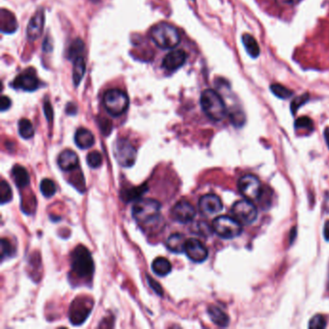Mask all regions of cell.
Here are the masks:
<instances>
[{
  "mask_svg": "<svg viewBox=\"0 0 329 329\" xmlns=\"http://www.w3.org/2000/svg\"><path fill=\"white\" fill-rule=\"evenodd\" d=\"M92 1H94V2H96V1H99V0H92Z\"/></svg>",
  "mask_w": 329,
  "mask_h": 329,
  "instance_id": "45",
  "label": "cell"
},
{
  "mask_svg": "<svg viewBox=\"0 0 329 329\" xmlns=\"http://www.w3.org/2000/svg\"><path fill=\"white\" fill-rule=\"evenodd\" d=\"M114 156L121 166L129 168L133 166L137 161V149L131 145L128 139L121 138L115 143Z\"/></svg>",
  "mask_w": 329,
  "mask_h": 329,
  "instance_id": "7",
  "label": "cell"
},
{
  "mask_svg": "<svg viewBox=\"0 0 329 329\" xmlns=\"http://www.w3.org/2000/svg\"><path fill=\"white\" fill-rule=\"evenodd\" d=\"M239 191L241 195L250 201L257 200L262 194V185L260 180L254 175H244L239 180Z\"/></svg>",
  "mask_w": 329,
  "mask_h": 329,
  "instance_id": "10",
  "label": "cell"
},
{
  "mask_svg": "<svg viewBox=\"0 0 329 329\" xmlns=\"http://www.w3.org/2000/svg\"><path fill=\"white\" fill-rule=\"evenodd\" d=\"M67 113L71 114V115L75 114L76 113L75 105H73V104H69V105H67Z\"/></svg>",
  "mask_w": 329,
  "mask_h": 329,
  "instance_id": "42",
  "label": "cell"
},
{
  "mask_svg": "<svg viewBox=\"0 0 329 329\" xmlns=\"http://www.w3.org/2000/svg\"><path fill=\"white\" fill-rule=\"evenodd\" d=\"M44 111H45L46 118L48 119V122H51L53 119V110H52V106L48 101H46L44 104Z\"/></svg>",
  "mask_w": 329,
  "mask_h": 329,
  "instance_id": "38",
  "label": "cell"
},
{
  "mask_svg": "<svg viewBox=\"0 0 329 329\" xmlns=\"http://www.w3.org/2000/svg\"><path fill=\"white\" fill-rule=\"evenodd\" d=\"M326 326V321L324 319V317H322L321 315H317L315 316L313 319H311V321L309 322V327L313 329H322Z\"/></svg>",
  "mask_w": 329,
  "mask_h": 329,
  "instance_id": "34",
  "label": "cell"
},
{
  "mask_svg": "<svg viewBox=\"0 0 329 329\" xmlns=\"http://www.w3.org/2000/svg\"><path fill=\"white\" fill-rule=\"evenodd\" d=\"M323 236H324V239L329 241V221H327L323 227Z\"/></svg>",
  "mask_w": 329,
  "mask_h": 329,
  "instance_id": "43",
  "label": "cell"
},
{
  "mask_svg": "<svg viewBox=\"0 0 329 329\" xmlns=\"http://www.w3.org/2000/svg\"><path fill=\"white\" fill-rule=\"evenodd\" d=\"M185 252L194 263H203L209 256L207 247L197 239H188L186 241Z\"/></svg>",
  "mask_w": 329,
  "mask_h": 329,
  "instance_id": "12",
  "label": "cell"
},
{
  "mask_svg": "<svg viewBox=\"0 0 329 329\" xmlns=\"http://www.w3.org/2000/svg\"><path fill=\"white\" fill-rule=\"evenodd\" d=\"M74 142L79 148L86 150L94 145L95 137L89 129L81 128L78 129L74 134Z\"/></svg>",
  "mask_w": 329,
  "mask_h": 329,
  "instance_id": "19",
  "label": "cell"
},
{
  "mask_svg": "<svg viewBox=\"0 0 329 329\" xmlns=\"http://www.w3.org/2000/svg\"><path fill=\"white\" fill-rule=\"evenodd\" d=\"M295 127L297 129H312V128H313V122L309 117L302 116V117H299L295 122Z\"/></svg>",
  "mask_w": 329,
  "mask_h": 329,
  "instance_id": "35",
  "label": "cell"
},
{
  "mask_svg": "<svg viewBox=\"0 0 329 329\" xmlns=\"http://www.w3.org/2000/svg\"><path fill=\"white\" fill-rule=\"evenodd\" d=\"M171 216L180 223H188L194 219L196 210L188 201L180 200L171 209Z\"/></svg>",
  "mask_w": 329,
  "mask_h": 329,
  "instance_id": "11",
  "label": "cell"
},
{
  "mask_svg": "<svg viewBox=\"0 0 329 329\" xmlns=\"http://www.w3.org/2000/svg\"><path fill=\"white\" fill-rule=\"evenodd\" d=\"M57 163L61 170L66 172L72 171L73 169L76 168L79 165V157L74 152L66 150L59 154Z\"/></svg>",
  "mask_w": 329,
  "mask_h": 329,
  "instance_id": "17",
  "label": "cell"
},
{
  "mask_svg": "<svg viewBox=\"0 0 329 329\" xmlns=\"http://www.w3.org/2000/svg\"><path fill=\"white\" fill-rule=\"evenodd\" d=\"M87 164L91 168H99L103 164V156L98 151L91 152L87 154Z\"/></svg>",
  "mask_w": 329,
  "mask_h": 329,
  "instance_id": "32",
  "label": "cell"
},
{
  "mask_svg": "<svg viewBox=\"0 0 329 329\" xmlns=\"http://www.w3.org/2000/svg\"><path fill=\"white\" fill-rule=\"evenodd\" d=\"M186 239L183 234L174 233L170 235L166 241V247L173 253H183L185 252Z\"/></svg>",
  "mask_w": 329,
  "mask_h": 329,
  "instance_id": "20",
  "label": "cell"
},
{
  "mask_svg": "<svg viewBox=\"0 0 329 329\" xmlns=\"http://www.w3.org/2000/svg\"><path fill=\"white\" fill-rule=\"evenodd\" d=\"M270 90L275 96L279 99H282V100H287V99H289V96H293V94H294V92L291 89L287 88V87L283 86L281 84H278V83L272 84Z\"/></svg>",
  "mask_w": 329,
  "mask_h": 329,
  "instance_id": "30",
  "label": "cell"
},
{
  "mask_svg": "<svg viewBox=\"0 0 329 329\" xmlns=\"http://www.w3.org/2000/svg\"><path fill=\"white\" fill-rule=\"evenodd\" d=\"M84 51V43L81 39H76L73 41L70 48H69V58L74 60L78 57L82 56V53Z\"/></svg>",
  "mask_w": 329,
  "mask_h": 329,
  "instance_id": "29",
  "label": "cell"
},
{
  "mask_svg": "<svg viewBox=\"0 0 329 329\" xmlns=\"http://www.w3.org/2000/svg\"><path fill=\"white\" fill-rule=\"evenodd\" d=\"M18 133L24 139H30L34 136L32 123L28 119H21L18 122Z\"/></svg>",
  "mask_w": 329,
  "mask_h": 329,
  "instance_id": "27",
  "label": "cell"
},
{
  "mask_svg": "<svg viewBox=\"0 0 329 329\" xmlns=\"http://www.w3.org/2000/svg\"><path fill=\"white\" fill-rule=\"evenodd\" d=\"M1 259L4 260L6 257H12L14 255V248L12 246V244L10 243V241L6 239H2L1 240Z\"/></svg>",
  "mask_w": 329,
  "mask_h": 329,
  "instance_id": "33",
  "label": "cell"
},
{
  "mask_svg": "<svg viewBox=\"0 0 329 329\" xmlns=\"http://www.w3.org/2000/svg\"><path fill=\"white\" fill-rule=\"evenodd\" d=\"M40 190L46 198H51L56 193V186L50 179H44L40 184Z\"/></svg>",
  "mask_w": 329,
  "mask_h": 329,
  "instance_id": "28",
  "label": "cell"
},
{
  "mask_svg": "<svg viewBox=\"0 0 329 329\" xmlns=\"http://www.w3.org/2000/svg\"><path fill=\"white\" fill-rule=\"evenodd\" d=\"M212 230L220 238L231 240L241 235L242 226L235 217L220 216L212 221Z\"/></svg>",
  "mask_w": 329,
  "mask_h": 329,
  "instance_id": "6",
  "label": "cell"
},
{
  "mask_svg": "<svg viewBox=\"0 0 329 329\" xmlns=\"http://www.w3.org/2000/svg\"><path fill=\"white\" fill-rule=\"evenodd\" d=\"M45 24L44 10L39 9L30 20L27 25V38L31 42H35L40 38Z\"/></svg>",
  "mask_w": 329,
  "mask_h": 329,
  "instance_id": "15",
  "label": "cell"
},
{
  "mask_svg": "<svg viewBox=\"0 0 329 329\" xmlns=\"http://www.w3.org/2000/svg\"><path fill=\"white\" fill-rule=\"evenodd\" d=\"M11 105H12V102H11L10 98L6 96H3L1 98V103H0L1 111H5V110L9 109L11 107Z\"/></svg>",
  "mask_w": 329,
  "mask_h": 329,
  "instance_id": "39",
  "label": "cell"
},
{
  "mask_svg": "<svg viewBox=\"0 0 329 329\" xmlns=\"http://www.w3.org/2000/svg\"><path fill=\"white\" fill-rule=\"evenodd\" d=\"M232 215L241 225L252 224L258 217L257 208L251 203V201H237L232 207Z\"/></svg>",
  "mask_w": 329,
  "mask_h": 329,
  "instance_id": "8",
  "label": "cell"
},
{
  "mask_svg": "<svg viewBox=\"0 0 329 329\" xmlns=\"http://www.w3.org/2000/svg\"><path fill=\"white\" fill-rule=\"evenodd\" d=\"M93 309V301L89 298L76 297L70 306L69 319L73 325H81L87 320Z\"/></svg>",
  "mask_w": 329,
  "mask_h": 329,
  "instance_id": "9",
  "label": "cell"
},
{
  "mask_svg": "<svg viewBox=\"0 0 329 329\" xmlns=\"http://www.w3.org/2000/svg\"><path fill=\"white\" fill-rule=\"evenodd\" d=\"M0 198H1V205L8 203L13 198L12 188L5 181H2L0 184Z\"/></svg>",
  "mask_w": 329,
  "mask_h": 329,
  "instance_id": "31",
  "label": "cell"
},
{
  "mask_svg": "<svg viewBox=\"0 0 329 329\" xmlns=\"http://www.w3.org/2000/svg\"><path fill=\"white\" fill-rule=\"evenodd\" d=\"M72 80L75 86H78L81 81H82L85 71H86V65H85V60L83 56L78 57L76 59L73 60V70H72Z\"/></svg>",
  "mask_w": 329,
  "mask_h": 329,
  "instance_id": "24",
  "label": "cell"
},
{
  "mask_svg": "<svg viewBox=\"0 0 329 329\" xmlns=\"http://www.w3.org/2000/svg\"><path fill=\"white\" fill-rule=\"evenodd\" d=\"M147 278H148V281H149V284H150V286L153 288V291L159 295V296H162V289H161V286L158 284V282L154 281V280H153L150 276H147Z\"/></svg>",
  "mask_w": 329,
  "mask_h": 329,
  "instance_id": "40",
  "label": "cell"
},
{
  "mask_svg": "<svg viewBox=\"0 0 329 329\" xmlns=\"http://www.w3.org/2000/svg\"><path fill=\"white\" fill-rule=\"evenodd\" d=\"M299 0H276V2L282 7H292L296 5Z\"/></svg>",
  "mask_w": 329,
  "mask_h": 329,
  "instance_id": "41",
  "label": "cell"
},
{
  "mask_svg": "<svg viewBox=\"0 0 329 329\" xmlns=\"http://www.w3.org/2000/svg\"><path fill=\"white\" fill-rule=\"evenodd\" d=\"M200 104L204 113L210 120L220 122L223 120L227 113L224 101L217 91L206 89L201 94Z\"/></svg>",
  "mask_w": 329,
  "mask_h": 329,
  "instance_id": "2",
  "label": "cell"
},
{
  "mask_svg": "<svg viewBox=\"0 0 329 329\" xmlns=\"http://www.w3.org/2000/svg\"><path fill=\"white\" fill-rule=\"evenodd\" d=\"M161 203L154 199H139L132 207V217L137 223L150 226L161 219Z\"/></svg>",
  "mask_w": 329,
  "mask_h": 329,
  "instance_id": "1",
  "label": "cell"
},
{
  "mask_svg": "<svg viewBox=\"0 0 329 329\" xmlns=\"http://www.w3.org/2000/svg\"><path fill=\"white\" fill-rule=\"evenodd\" d=\"M242 44L245 48L246 52L248 53L249 56L252 58H257L260 55V47L258 45L257 41L255 40V38L250 35V34H243L242 35Z\"/></svg>",
  "mask_w": 329,
  "mask_h": 329,
  "instance_id": "23",
  "label": "cell"
},
{
  "mask_svg": "<svg viewBox=\"0 0 329 329\" xmlns=\"http://www.w3.org/2000/svg\"><path fill=\"white\" fill-rule=\"evenodd\" d=\"M104 105L106 111L110 115L118 117L129 108V96L120 89H110L105 92Z\"/></svg>",
  "mask_w": 329,
  "mask_h": 329,
  "instance_id": "5",
  "label": "cell"
},
{
  "mask_svg": "<svg viewBox=\"0 0 329 329\" xmlns=\"http://www.w3.org/2000/svg\"><path fill=\"white\" fill-rule=\"evenodd\" d=\"M153 273L159 276H166L172 270V265L166 258H157L152 264Z\"/></svg>",
  "mask_w": 329,
  "mask_h": 329,
  "instance_id": "25",
  "label": "cell"
},
{
  "mask_svg": "<svg viewBox=\"0 0 329 329\" xmlns=\"http://www.w3.org/2000/svg\"><path fill=\"white\" fill-rule=\"evenodd\" d=\"M208 314L214 323L220 327H226L229 324V317L217 306H209L208 308Z\"/></svg>",
  "mask_w": 329,
  "mask_h": 329,
  "instance_id": "22",
  "label": "cell"
},
{
  "mask_svg": "<svg viewBox=\"0 0 329 329\" xmlns=\"http://www.w3.org/2000/svg\"><path fill=\"white\" fill-rule=\"evenodd\" d=\"M151 37L153 43L163 49L175 48L181 42L180 32L176 27L166 23L157 24L151 31Z\"/></svg>",
  "mask_w": 329,
  "mask_h": 329,
  "instance_id": "3",
  "label": "cell"
},
{
  "mask_svg": "<svg viewBox=\"0 0 329 329\" xmlns=\"http://www.w3.org/2000/svg\"><path fill=\"white\" fill-rule=\"evenodd\" d=\"M324 139H325V142L329 148V127L324 129Z\"/></svg>",
  "mask_w": 329,
  "mask_h": 329,
  "instance_id": "44",
  "label": "cell"
},
{
  "mask_svg": "<svg viewBox=\"0 0 329 329\" xmlns=\"http://www.w3.org/2000/svg\"><path fill=\"white\" fill-rule=\"evenodd\" d=\"M187 54L183 49H176L169 52L162 61V67L167 71H176L185 64Z\"/></svg>",
  "mask_w": 329,
  "mask_h": 329,
  "instance_id": "16",
  "label": "cell"
},
{
  "mask_svg": "<svg viewBox=\"0 0 329 329\" xmlns=\"http://www.w3.org/2000/svg\"><path fill=\"white\" fill-rule=\"evenodd\" d=\"M309 100V95L308 94H304V95H301V96H298L297 99H295L292 103V111L293 113L296 112L297 109L301 106L302 105H304L306 102Z\"/></svg>",
  "mask_w": 329,
  "mask_h": 329,
  "instance_id": "36",
  "label": "cell"
},
{
  "mask_svg": "<svg viewBox=\"0 0 329 329\" xmlns=\"http://www.w3.org/2000/svg\"><path fill=\"white\" fill-rule=\"evenodd\" d=\"M148 189V186L146 185L137 186V187H131L129 189L123 190L122 199L126 202L137 200L139 199Z\"/></svg>",
  "mask_w": 329,
  "mask_h": 329,
  "instance_id": "26",
  "label": "cell"
},
{
  "mask_svg": "<svg viewBox=\"0 0 329 329\" xmlns=\"http://www.w3.org/2000/svg\"><path fill=\"white\" fill-rule=\"evenodd\" d=\"M0 24L3 33H14L17 29L16 16L6 9H2L0 12Z\"/></svg>",
  "mask_w": 329,
  "mask_h": 329,
  "instance_id": "18",
  "label": "cell"
},
{
  "mask_svg": "<svg viewBox=\"0 0 329 329\" xmlns=\"http://www.w3.org/2000/svg\"><path fill=\"white\" fill-rule=\"evenodd\" d=\"M72 273L79 278H90L94 273V262L88 249L79 245L72 253Z\"/></svg>",
  "mask_w": 329,
  "mask_h": 329,
  "instance_id": "4",
  "label": "cell"
},
{
  "mask_svg": "<svg viewBox=\"0 0 329 329\" xmlns=\"http://www.w3.org/2000/svg\"><path fill=\"white\" fill-rule=\"evenodd\" d=\"M12 177L16 185L21 188L27 186L30 183V177L27 170L20 164H16L12 169Z\"/></svg>",
  "mask_w": 329,
  "mask_h": 329,
  "instance_id": "21",
  "label": "cell"
},
{
  "mask_svg": "<svg viewBox=\"0 0 329 329\" xmlns=\"http://www.w3.org/2000/svg\"><path fill=\"white\" fill-rule=\"evenodd\" d=\"M199 209L202 214L212 216L220 212L223 209V205L217 195L209 193L201 197L199 200Z\"/></svg>",
  "mask_w": 329,
  "mask_h": 329,
  "instance_id": "14",
  "label": "cell"
},
{
  "mask_svg": "<svg viewBox=\"0 0 329 329\" xmlns=\"http://www.w3.org/2000/svg\"><path fill=\"white\" fill-rule=\"evenodd\" d=\"M40 81L37 79L34 70H26L18 74L13 81L12 86L14 88L22 89L27 92H32L39 88Z\"/></svg>",
  "mask_w": 329,
  "mask_h": 329,
  "instance_id": "13",
  "label": "cell"
},
{
  "mask_svg": "<svg viewBox=\"0 0 329 329\" xmlns=\"http://www.w3.org/2000/svg\"><path fill=\"white\" fill-rule=\"evenodd\" d=\"M99 126H100V129L103 131V133L105 136H108L111 130H112V124L111 122L107 119H105V118H102L101 121L99 122Z\"/></svg>",
  "mask_w": 329,
  "mask_h": 329,
  "instance_id": "37",
  "label": "cell"
}]
</instances>
